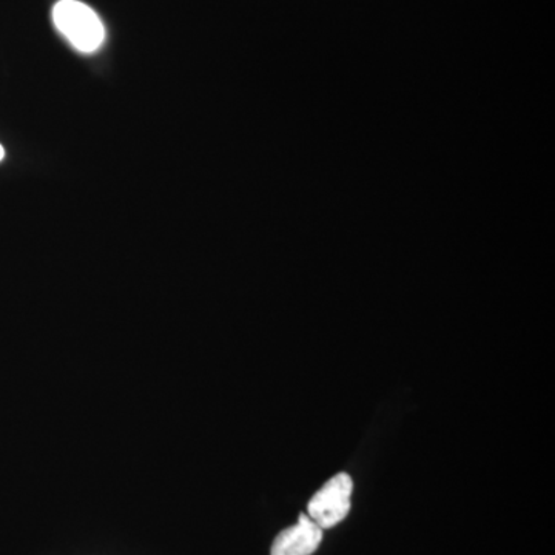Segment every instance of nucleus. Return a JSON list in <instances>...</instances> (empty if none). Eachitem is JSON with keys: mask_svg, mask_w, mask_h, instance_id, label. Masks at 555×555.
Returning a JSON list of instances; mask_svg holds the SVG:
<instances>
[{"mask_svg": "<svg viewBox=\"0 0 555 555\" xmlns=\"http://www.w3.org/2000/svg\"><path fill=\"white\" fill-rule=\"evenodd\" d=\"M323 542V529L306 514L298 524L284 529L273 540L270 555H312Z\"/></svg>", "mask_w": 555, "mask_h": 555, "instance_id": "nucleus-3", "label": "nucleus"}, {"mask_svg": "<svg viewBox=\"0 0 555 555\" xmlns=\"http://www.w3.org/2000/svg\"><path fill=\"white\" fill-rule=\"evenodd\" d=\"M5 158V150H3L2 145H0V160Z\"/></svg>", "mask_w": 555, "mask_h": 555, "instance_id": "nucleus-4", "label": "nucleus"}, {"mask_svg": "<svg viewBox=\"0 0 555 555\" xmlns=\"http://www.w3.org/2000/svg\"><path fill=\"white\" fill-rule=\"evenodd\" d=\"M352 492V478L345 473L337 474L310 499L308 516L323 531L324 529L334 528V526L341 524L349 514Z\"/></svg>", "mask_w": 555, "mask_h": 555, "instance_id": "nucleus-2", "label": "nucleus"}, {"mask_svg": "<svg viewBox=\"0 0 555 555\" xmlns=\"http://www.w3.org/2000/svg\"><path fill=\"white\" fill-rule=\"evenodd\" d=\"M53 22L80 53H94L104 46L105 27L101 17L79 0H60L53 9Z\"/></svg>", "mask_w": 555, "mask_h": 555, "instance_id": "nucleus-1", "label": "nucleus"}]
</instances>
